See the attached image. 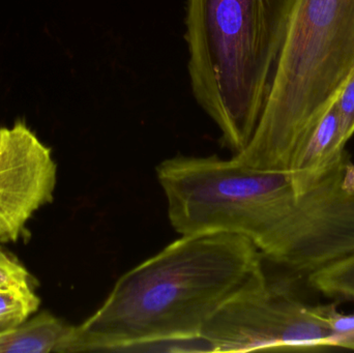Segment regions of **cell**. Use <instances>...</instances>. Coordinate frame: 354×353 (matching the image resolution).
Returning a JSON list of instances; mask_svg holds the SVG:
<instances>
[{"label": "cell", "instance_id": "5", "mask_svg": "<svg viewBox=\"0 0 354 353\" xmlns=\"http://www.w3.org/2000/svg\"><path fill=\"white\" fill-rule=\"evenodd\" d=\"M57 165L23 122L0 128V242H17L33 213L53 200Z\"/></svg>", "mask_w": 354, "mask_h": 353}, {"label": "cell", "instance_id": "6", "mask_svg": "<svg viewBox=\"0 0 354 353\" xmlns=\"http://www.w3.org/2000/svg\"><path fill=\"white\" fill-rule=\"evenodd\" d=\"M341 118L335 104L326 112L293 157L289 174L297 191H305L319 182L345 155Z\"/></svg>", "mask_w": 354, "mask_h": 353}, {"label": "cell", "instance_id": "3", "mask_svg": "<svg viewBox=\"0 0 354 353\" xmlns=\"http://www.w3.org/2000/svg\"><path fill=\"white\" fill-rule=\"evenodd\" d=\"M354 68V0H297L272 89L249 144L251 169L288 172Z\"/></svg>", "mask_w": 354, "mask_h": 353}, {"label": "cell", "instance_id": "9", "mask_svg": "<svg viewBox=\"0 0 354 353\" xmlns=\"http://www.w3.org/2000/svg\"><path fill=\"white\" fill-rule=\"evenodd\" d=\"M39 303L35 292L24 294L0 292V332L24 323L39 309Z\"/></svg>", "mask_w": 354, "mask_h": 353}, {"label": "cell", "instance_id": "10", "mask_svg": "<svg viewBox=\"0 0 354 353\" xmlns=\"http://www.w3.org/2000/svg\"><path fill=\"white\" fill-rule=\"evenodd\" d=\"M320 319L330 327L334 338L335 348L354 350V313L339 312L336 306H313Z\"/></svg>", "mask_w": 354, "mask_h": 353}, {"label": "cell", "instance_id": "11", "mask_svg": "<svg viewBox=\"0 0 354 353\" xmlns=\"http://www.w3.org/2000/svg\"><path fill=\"white\" fill-rule=\"evenodd\" d=\"M0 292L33 294L30 276L25 267L0 248Z\"/></svg>", "mask_w": 354, "mask_h": 353}, {"label": "cell", "instance_id": "7", "mask_svg": "<svg viewBox=\"0 0 354 353\" xmlns=\"http://www.w3.org/2000/svg\"><path fill=\"white\" fill-rule=\"evenodd\" d=\"M73 329L51 313H39L0 332V353H66Z\"/></svg>", "mask_w": 354, "mask_h": 353}, {"label": "cell", "instance_id": "4", "mask_svg": "<svg viewBox=\"0 0 354 353\" xmlns=\"http://www.w3.org/2000/svg\"><path fill=\"white\" fill-rule=\"evenodd\" d=\"M200 336L214 352L335 348L314 307L277 292L263 269L216 310Z\"/></svg>", "mask_w": 354, "mask_h": 353}, {"label": "cell", "instance_id": "8", "mask_svg": "<svg viewBox=\"0 0 354 353\" xmlns=\"http://www.w3.org/2000/svg\"><path fill=\"white\" fill-rule=\"evenodd\" d=\"M308 281L324 296L354 302V254L311 274Z\"/></svg>", "mask_w": 354, "mask_h": 353}, {"label": "cell", "instance_id": "2", "mask_svg": "<svg viewBox=\"0 0 354 353\" xmlns=\"http://www.w3.org/2000/svg\"><path fill=\"white\" fill-rule=\"evenodd\" d=\"M297 1H187L192 93L234 155L259 122Z\"/></svg>", "mask_w": 354, "mask_h": 353}, {"label": "cell", "instance_id": "12", "mask_svg": "<svg viewBox=\"0 0 354 353\" xmlns=\"http://www.w3.org/2000/svg\"><path fill=\"white\" fill-rule=\"evenodd\" d=\"M341 118L343 137L348 142L354 134V68L334 102Z\"/></svg>", "mask_w": 354, "mask_h": 353}, {"label": "cell", "instance_id": "1", "mask_svg": "<svg viewBox=\"0 0 354 353\" xmlns=\"http://www.w3.org/2000/svg\"><path fill=\"white\" fill-rule=\"evenodd\" d=\"M253 242L228 233L181 236L122 276L105 302L74 327L66 353L155 352L195 339L262 267Z\"/></svg>", "mask_w": 354, "mask_h": 353}]
</instances>
